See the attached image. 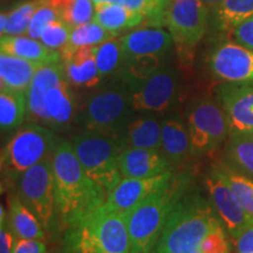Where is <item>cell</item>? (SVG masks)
<instances>
[{
	"label": "cell",
	"mask_w": 253,
	"mask_h": 253,
	"mask_svg": "<svg viewBox=\"0 0 253 253\" xmlns=\"http://www.w3.org/2000/svg\"><path fill=\"white\" fill-rule=\"evenodd\" d=\"M52 166L59 223L67 229L99 210L107 192L87 175L69 141H59L52 154Z\"/></svg>",
	"instance_id": "cell-1"
},
{
	"label": "cell",
	"mask_w": 253,
	"mask_h": 253,
	"mask_svg": "<svg viewBox=\"0 0 253 253\" xmlns=\"http://www.w3.org/2000/svg\"><path fill=\"white\" fill-rule=\"evenodd\" d=\"M220 223L210 198L194 182L173 207L150 253H202L203 239Z\"/></svg>",
	"instance_id": "cell-2"
},
{
	"label": "cell",
	"mask_w": 253,
	"mask_h": 253,
	"mask_svg": "<svg viewBox=\"0 0 253 253\" xmlns=\"http://www.w3.org/2000/svg\"><path fill=\"white\" fill-rule=\"evenodd\" d=\"M27 121L55 132L75 123L79 106L62 62L42 65L26 91Z\"/></svg>",
	"instance_id": "cell-3"
},
{
	"label": "cell",
	"mask_w": 253,
	"mask_h": 253,
	"mask_svg": "<svg viewBox=\"0 0 253 253\" xmlns=\"http://www.w3.org/2000/svg\"><path fill=\"white\" fill-rule=\"evenodd\" d=\"M194 182L190 171L175 172L169 182L122 213L128 227L130 253L151 252L173 207Z\"/></svg>",
	"instance_id": "cell-4"
},
{
	"label": "cell",
	"mask_w": 253,
	"mask_h": 253,
	"mask_svg": "<svg viewBox=\"0 0 253 253\" xmlns=\"http://www.w3.org/2000/svg\"><path fill=\"white\" fill-rule=\"evenodd\" d=\"M135 113L131 88L116 74L96 87L79 106L75 123L81 130L119 136Z\"/></svg>",
	"instance_id": "cell-5"
},
{
	"label": "cell",
	"mask_w": 253,
	"mask_h": 253,
	"mask_svg": "<svg viewBox=\"0 0 253 253\" xmlns=\"http://www.w3.org/2000/svg\"><path fill=\"white\" fill-rule=\"evenodd\" d=\"M63 253H130L128 227L122 213L101 207L93 214L66 229Z\"/></svg>",
	"instance_id": "cell-6"
},
{
	"label": "cell",
	"mask_w": 253,
	"mask_h": 253,
	"mask_svg": "<svg viewBox=\"0 0 253 253\" xmlns=\"http://www.w3.org/2000/svg\"><path fill=\"white\" fill-rule=\"evenodd\" d=\"M60 140L55 131L37 123L17 129L1 149L2 185L17 184L27 170L53 154Z\"/></svg>",
	"instance_id": "cell-7"
},
{
	"label": "cell",
	"mask_w": 253,
	"mask_h": 253,
	"mask_svg": "<svg viewBox=\"0 0 253 253\" xmlns=\"http://www.w3.org/2000/svg\"><path fill=\"white\" fill-rule=\"evenodd\" d=\"M69 142L87 175L108 195L123 178L119 168L123 145L119 136L81 130Z\"/></svg>",
	"instance_id": "cell-8"
},
{
	"label": "cell",
	"mask_w": 253,
	"mask_h": 253,
	"mask_svg": "<svg viewBox=\"0 0 253 253\" xmlns=\"http://www.w3.org/2000/svg\"><path fill=\"white\" fill-rule=\"evenodd\" d=\"M184 121L188 128L192 157L212 154L230 136L225 113L217 99L197 95L185 107Z\"/></svg>",
	"instance_id": "cell-9"
},
{
	"label": "cell",
	"mask_w": 253,
	"mask_h": 253,
	"mask_svg": "<svg viewBox=\"0 0 253 253\" xmlns=\"http://www.w3.org/2000/svg\"><path fill=\"white\" fill-rule=\"evenodd\" d=\"M18 196L24 204L38 217L48 235L59 231L53 177L52 155L27 170L18 183Z\"/></svg>",
	"instance_id": "cell-10"
},
{
	"label": "cell",
	"mask_w": 253,
	"mask_h": 253,
	"mask_svg": "<svg viewBox=\"0 0 253 253\" xmlns=\"http://www.w3.org/2000/svg\"><path fill=\"white\" fill-rule=\"evenodd\" d=\"M183 89V77L175 66L164 65L131 89L136 113L163 114L178 102Z\"/></svg>",
	"instance_id": "cell-11"
},
{
	"label": "cell",
	"mask_w": 253,
	"mask_h": 253,
	"mask_svg": "<svg viewBox=\"0 0 253 253\" xmlns=\"http://www.w3.org/2000/svg\"><path fill=\"white\" fill-rule=\"evenodd\" d=\"M211 11L202 0H171L164 14V26L181 48H192L203 39Z\"/></svg>",
	"instance_id": "cell-12"
},
{
	"label": "cell",
	"mask_w": 253,
	"mask_h": 253,
	"mask_svg": "<svg viewBox=\"0 0 253 253\" xmlns=\"http://www.w3.org/2000/svg\"><path fill=\"white\" fill-rule=\"evenodd\" d=\"M214 97L225 113L230 137L253 135V81H223Z\"/></svg>",
	"instance_id": "cell-13"
},
{
	"label": "cell",
	"mask_w": 253,
	"mask_h": 253,
	"mask_svg": "<svg viewBox=\"0 0 253 253\" xmlns=\"http://www.w3.org/2000/svg\"><path fill=\"white\" fill-rule=\"evenodd\" d=\"M205 189L210 198L211 204L219 217L224 229L231 239L236 240L248 227L250 220L246 216L232 189L226 182L225 177L214 164L208 170L204 177Z\"/></svg>",
	"instance_id": "cell-14"
},
{
	"label": "cell",
	"mask_w": 253,
	"mask_h": 253,
	"mask_svg": "<svg viewBox=\"0 0 253 253\" xmlns=\"http://www.w3.org/2000/svg\"><path fill=\"white\" fill-rule=\"evenodd\" d=\"M208 67L221 81H253V49L225 41L209 52Z\"/></svg>",
	"instance_id": "cell-15"
},
{
	"label": "cell",
	"mask_w": 253,
	"mask_h": 253,
	"mask_svg": "<svg viewBox=\"0 0 253 253\" xmlns=\"http://www.w3.org/2000/svg\"><path fill=\"white\" fill-rule=\"evenodd\" d=\"M176 171H169L150 178H129L125 177L107 195L102 207L112 212L125 213L131 210L150 194L171 179Z\"/></svg>",
	"instance_id": "cell-16"
},
{
	"label": "cell",
	"mask_w": 253,
	"mask_h": 253,
	"mask_svg": "<svg viewBox=\"0 0 253 253\" xmlns=\"http://www.w3.org/2000/svg\"><path fill=\"white\" fill-rule=\"evenodd\" d=\"M121 41L122 62L147 55L166 58L175 43L169 32L153 26L130 30L121 37Z\"/></svg>",
	"instance_id": "cell-17"
},
{
	"label": "cell",
	"mask_w": 253,
	"mask_h": 253,
	"mask_svg": "<svg viewBox=\"0 0 253 253\" xmlns=\"http://www.w3.org/2000/svg\"><path fill=\"white\" fill-rule=\"evenodd\" d=\"M123 178H150L176 170L161 150L123 148L119 157Z\"/></svg>",
	"instance_id": "cell-18"
},
{
	"label": "cell",
	"mask_w": 253,
	"mask_h": 253,
	"mask_svg": "<svg viewBox=\"0 0 253 253\" xmlns=\"http://www.w3.org/2000/svg\"><path fill=\"white\" fill-rule=\"evenodd\" d=\"M60 55L66 77L73 87L91 89L100 86L103 79L97 71L94 47L62 48Z\"/></svg>",
	"instance_id": "cell-19"
},
{
	"label": "cell",
	"mask_w": 253,
	"mask_h": 253,
	"mask_svg": "<svg viewBox=\"0 0 253 253\" xmlns=\"http://www.w3.org/2000/svg\"><path fill=\"white\" fill-rule=\"evenodd\" d=\"M162 120L157 114L149 113L132 116L119 135L123 148L162 151Z\"/></svg>",
	"instance_id": "cell-20"
},
{
	"label": "cell",
	"mask_w": 253,
	"mask_h": 253,
	"mask_svg": "<svg viewBox=\"0 0 253 253\" xmlns=\"http://www.w3.org/2000/svg\"><path fill=\"white\" fill-rule=\"evenodd\" d=\"M162 153L175 169L192 156L188 128L183 118L170 115L162 120Z\"/></svg>",
	"instance_id": "cell-21"
},
{
	"label": "cell",
	"mask_w": 253,
	"mask_h": 253,
	"mask_svg": "<svg viewBox=\"0 0 253 253\" xmlns=\"http://www.w3.org/2000/svg\"><path fill=\"white\" fill-rule=\"evenodd\" d=\"M0 50L6 54L41 63L61 62V55L58 50H53L43 45L41 41L28 36H5L0 40Z\"/></svg>",
	"instance_id": "cell-22"
},
{
	"label": "cell",
	"mask_w": 253,
	"mask_h": 253,
	"mask_svg": "<svg viewBox=\"0 0 253 253\" xmlns=\"http://www.w3.org/2000/svg\"><path fill=\"white\" fill-rule=\"evenodd\" d=\"M41 63L28 61L1 53L0 54V86L1 90L25 91L30 88Z\"/></svg>",
	"instance_id": "cell-23"
},
{
	"label": "cell",
	"mask_w": 253,
	"mask_h": 253,
	"mask_svg": "<svg viewBox=\"0 0 253 253\" xmlns=\"http://www.w3.org/2000/svg\"><path fill=\"white\" fill-rule=\"evenodd\" d=\"M144 15L140 12L120 5L118 2L96 1L95 2L94 21L116 36L125 31L134 30L144 23Z\"/></svg>",
	"instance_id": "cell-24"
},
{
	"label": "cell",
	"mask_w": 253,
	"mask_h": 253,
	"mask_svg": "<svg viewBox=\"0 0 253 253\" xmlns=\"http://www.w3.org/2000/svg\"><path fill=\"white\" fill-rule=\"evenodd\" d=\"M8 221L18 238L46 239L47 232L38 217L21 201L18 194L8 197Z\"/></svg>",
	"instance_id": "cell-25"
},
{
	"label": "cell",
	"mask_w": 253,
	"mask_h": 253,
	"mask_svg": "<svg viewBox=\"0 0 253 253\" xmlns=\"http://www.w3.org/2000/svg\"><path fill=\"white\" fill-rule=\"evenodd\" d=\"M211 14V23L216 30L232 32L238 25L253 17V0H223Z\"/></svg>",
	"instance_id": "cell-26"
},
{
	"label": "cell",
	"mask_w": 253,
	"mask_h": 253,
	"mask_svg": "<svg viewBox=\"0 0 253 253\" xmlns=\"http://www.w3.org/2000/svg\"><path fill=\"white\" fill-rule=\"evenodd\" d=\"M27 119L25 91L1 90L0 93V129L2 134L17 130Z\"/></svg>",
	"instance_id": "cell-27"
},
{
	"label": "cell",
	"mask_w": 253,
	"mask_h": 253,
	"mask_svg": "<svg viewBox=\"0 0 253 253\" xmlns=\"http://www.w3.org/2000/svg\"><path fill=\"white\" fill-rule=\"evenodd\" d=\"M217 167L232 189L250 223H253V177L229 166L225 161L217 163Z\"/></svg>",
	"instance_id": "cell-28"
},
{
	"label": "cell",
	"mask_w": 253,
	"mask_h": 253,
	"mask_svg": "<svg viewBox=\"0 0 253 253\" xmlns=\"http://www.w3.org/2000/svg\"><path fill=\"white\" fill-rule=\"evenodd\" d=\"M47 2L55 8L60 20L71 27L94 20V0H47Z\"/></svg>",
	"instance_id": "cell-29"
},
{
	"label": "cell",
	"mask_w": 253,
	"mask_h": 253,
	"mask_svg": "<svg viewBox=\"0 0 253 253\" xmlns=\"http://www.w3.org/2000/svg\"><path fill=\"white\" fill-rule=\"evenodd\" d=\"M224 158L229 166L253 177V135L230 137Z\"/></svg>",
	"instance_id": "cell-30"
},
{
	"label": "cell",
	"mask_w": 253,
	"mask_h": 253,
	"mask_svg": "<svg viewBox=\"0 0 253 253\" xmlns=\"http://www.w3.org/2000/svg\"><path fill=\"white\" fill-rule=\"evenodd\" d=\"M95 61L101 78L107 79L119 73L122 66L121 37H114L94 47Z\"/></svg>",
	"instance_id": "cell-31"
},
{
	"label": "cell",
	"mask_w": 253,
	"mask_h": 253,
	"mask_svg": "<svg viewBox=\"0 0 253 253\" xmlns=\"http://www.w3.org/2000/svg\"><path fill=\"white\" fill-rule=\"evenodd\" d=\"M114 37L119 36L106 30L103 26L93 20L90 23L72 27L69 41L63 48L74 49L80 48V47H95Z\"/></svg>",
	"instance_id": "cell-32"
},
{
	"label": "cell",
	"mask_w": 253,
	"mask_h": 253,
	"mask_svg": "<svg viewBox=\"0 0 253 253\" xmlns=\"http://www.w3.org/2000/svg\"><path fill=\"white\" fill-rule=\"evenodd\" d=\"M41 1L42 0H26V1L19 2L11 11H7L8 21L5 36L27 34L32 18H33Z\"/></svg>",
	"instance_id": "cell-33"
},
{
	"label": "cell",
	"mask_w": 253,
	"mask_h": 253,
	"mask_svg": "<svg viewBox=\"0 0 253 253\" xmlns=\"http://www.w3.org/2000/svg\"><path fill=\"white\" fill-rule=\"evenodd\" d=\"M71 31L72 27L69 25L58 19V20L50 23L42 31L40 41L50 49L61 50L68 43L69 37H71Z\"/></svg>",
	"instance_id": "cell-34"
},
{
	"label": "cell",
	"mask_w": 253,
	"mask_h": 253,
	"mask_svg": "<svg viewBox=\"0 0 253 253\" xmlns=\"http://www.w3.org/2000/svg\"><path fill=\"white\" fill-rule=\"evenodd\" d=\"M59 14L55 11L53 6H50L47 0H42L40 2L39 7L34 13L33 18H32L30 27H28L27 36L33 38V39L40 40L41 33L45 28L48 26L50 23L58 20Z\"/></svg>",
	"instance_id": "cell-35"
},
{
	"label": "cell",
	"mask_w": 253,
	"mask_h": 253,
	"mask_svg": "<svg viewBox=\"0 0 253 253\" xmlns=\"http://www.w3.org/2000/svg\"><path fill=\"white\" fill-rule=\"evenodd\" d=\"M230 250L229 237L221 223L208 233L201 246L202 253H230Z\"/></svg>",
	"instance_id": "cell-36"
},
{
	"label": "cell",
	"mask_w": 253,
	"mask_h": 253,
	"mask_svg": "<svg viewBox=\"0 0 253 253\" xmlns=\"http://www.w3.org/2000/svg\"><path fill=\"white\" fill-rule=\"evenodd\" d=\"M233 41L239 45L253 49V17L238 25L232 31Z\"/></svg>",
	"instance_id": "cell-37"
},
{
	"label": "cell",
	"mask_w": 253,
	"mask_h": 253,
	"mask_svg": "<svg viewBox=\"0 0 253 253\" xmlns=\"http://www.w3.org/2000/svg\"><path fill=\"white\" fill-rule=\"evenodd\" d=\"M18 237L9 225L8 218L0 220V253H12Z\"/></svg>",
	"instance_id": "cell-38"
},
{
	"label": "cell",
	"mask_w": 253,
	"mask_h": 253,
	"mask_svg": "<svg viewBox=\"0 0 253 253\" xmlns=\"http://www.w3.org/2000/svg\"><path fill=\"white\" fill-rule=\"evenodd\" d=\"M12 253H47V246L41 239L18 238Z\"/></svg>",
	"instance_id": "cell-39"
},
{
	"label": "cell",
	"mask_w": 253,
	"mask_h": 253,
	"mask_svg": "<svg viewBox=\"0 0 253 253\" xmlns=\"http://www.w3.org/2000/svg\"><path fill=\"white\" fill-rule=\"evenodd\" d=\"M236 253H253V223L244 230L236 240Z\"/></svg>",
	"instance_id": "cell-40"
},
{
	"label": "cell",
	"mask_w": 253,
	"mask_h": 253,
	"mask_svg": "<svg viewBox=\"0 0 253 253\" xmlns=\"http://www.w3.org/2000/svg\"><path fill=\"white\" fill-rule=\"evenodd\" d=\"M7 21H8V15L7 11L2 9L1 13H0V36L4 37L6 28H7Z\"/></svg>",
	"instance_id": "cell-41"
},
{
	"label": "cell",
	"mask_w": 253,
	"mask_h": 253,
	"mask_svg": "<svg viewBox=\"0 0 253 253\" xmlns=\"http://www.w3.org/2000/svg\"><path fill=\"white\" fill-rule=\"evenodd\" d=\"M202 1H203L204 4L208 6V8L210 9L211 12H212L214 8H217L218 6L223 2V0H202Z\"/></svg>",
	"instance_id": "cell-42"
},
{
	"label": "cell",
	"mask_w": 253,
	"mask_h": 253,
	"mask_svg": "<svg viewBox=\"0 0 253 253\" xmlns=\"http://www.w3.org/2000/svg\"><path fill=\"white\" fill-rule=\"evenodd\" d=\"M14 0H1V6L4 7V5H8L11 4V2H13Z\"/></svg>",
	"instance_id": "cell-43"
},
{
	"label": "cell",
	"mask_w": 253,
	"mask_h": 253,
	"mask_svg": "<svg viewBox=\"0 0 253 253\" xmlns=\"http://www.w3.org/2000/svg\"><path fill=\"white\" fill-rule=\"evenodd\" d=\"M170 1H171V0H169V2H170Z\"/></svg>",
	"instance_id": "cell-44"
}]
</instances>
